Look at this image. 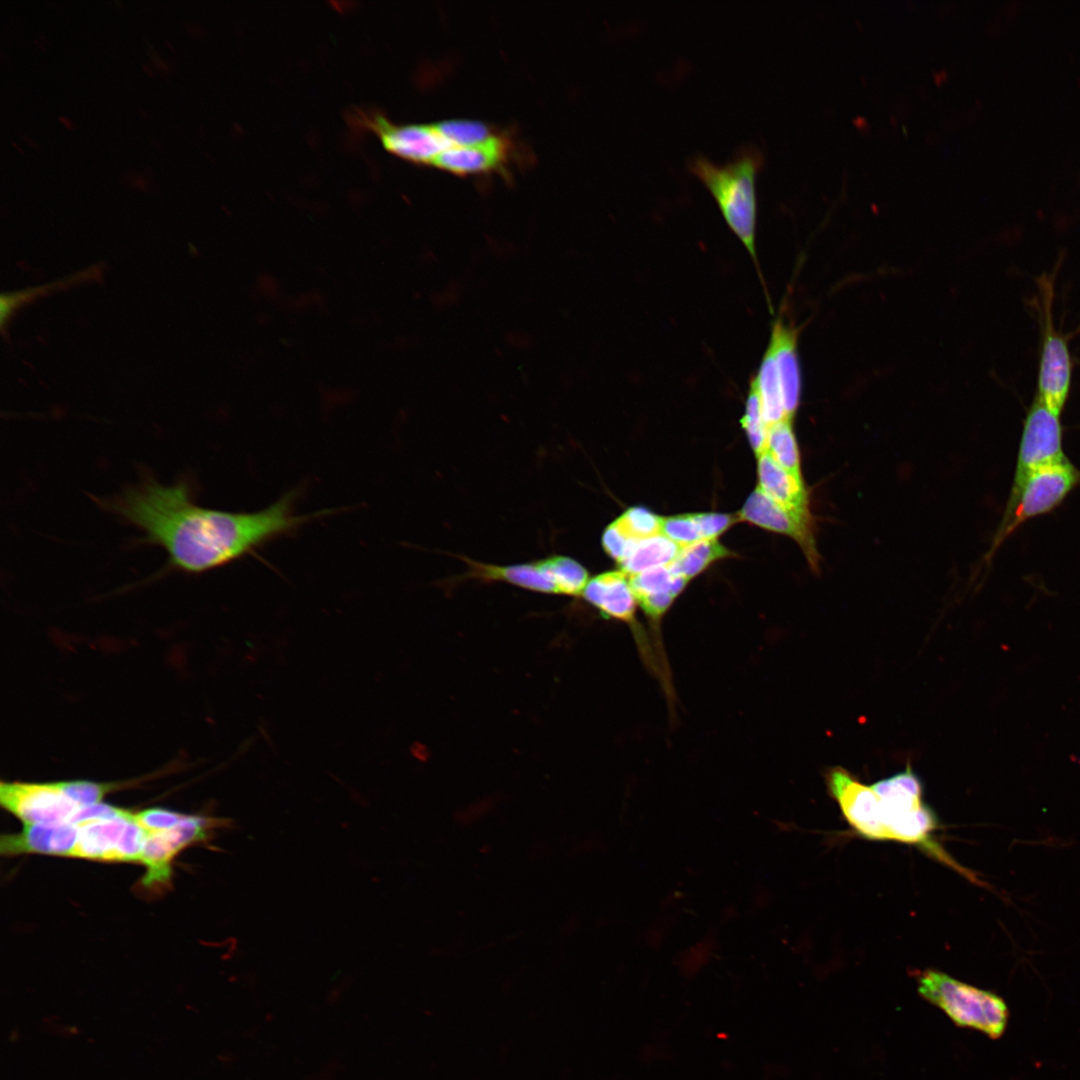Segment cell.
Listing matches in <instances>:
<instances>
[{"instance_id":"6da1fadb","label":"cell","mask_w":1080,"mask_h":1080,"mask_svg":"<svg viewBox=\"0 0 1080 1080\" xmlns=\"http://www.w3.org/2000/svg\"><path fill=\"white\" fill-rule=\"evenodd\" d=\"M295 493L251 513L204 508L194 503L189 484L164 485L150 478L111 502L112 510L143 532V542L162 547L170 568L202 573L243 557L287 534L316 515H296Z\"/></svg>"},{"instance_id":"7a4b0ae2","label":"cell","mask_w":1080,"mask_h":1080,"mask_svg":"<svg viewBox=\"0 0 1080 1080\" xmlns=\"http://www.w3.org/2000/svg\"><path fill=\"white\" fill-rule=\"evenodd\" d=\"M763 163V153L751 145L742 147L733 159L723 165H717L703 155H695L687 161L688 169L708 188L726 223L756 266L755 181Z\"/></svg>"},{"instance_id":"3957f363","label":"cell","mask_w":1080,"mask_h":1080,"mask_svg":"<svg viewBox=\"0 0 1080 1080\" xmlns=\"http://www.w3.org/2000/svg\"><path fill=\"white\" fill-rule=\"evenodd\" d=\"M871 786L879 797L881 841L917 845L937 859L953 864L932 838L937 828V819L924 803L922 783L911 767L908 766ZM953 866L957 868L956 864Z\"/></svg>"},{"instance_id":"277c9868","label":"cell","mask_w":1080,"mask_h":1080,"mask_svg":"<svg viewBox=\"0 0 1080 1080\" xmlns=\"http://www.w3.org/2000/svg\"><path fill=\"white\" fill-rule=\"evenodd\" d=\"M917 984L920 996L941 1009L955 1025L978 1030L992 1039L1004 1033L1009 1011L997 994L933 969L919 973Z\"/></svg>"},{"instance_id":"5b68a950","label":"cell","mask_w":1080,"mask_h":1080,"mask_svg":"<svg viewBox=\"0 0 1080 1080\" xmlns=\"http://www.w3.org/2000/svg\"><path fill=\"white\" fill-rule=\"evenodd\" d=\"M1037 283L1041 349L1035 396L1051 411L1061 415L1070 393L1072 359L1065 336L1053 323L1054 276L1043 274Z\"/></svg>"},{"instance_id":"8992f818","label":"cell","mask_w":1080,"mask_h":1080,"mask_svg":"<svg viewBox=\"0 0 1080 1080\" xmlns=\"http://www.w3.org/2000/svg\"><path fill=\"white\" fill-rule=\"evenodd\" d=\"M1080 485V470L1067 458L1032 472L1022 484L1013 505L1006 511L993 549L1026 521L1055 510Z\"/></svg>"},{"instance_id":"52a82bcc","label":"cell","mask_w":1080,"mask_h":1080,"mask_svg":"<svg viewBox=\"0 0 1080 1080\" xmlns=\"http://www.w3.org/2000/svg\"><path fill=\"white\" fill-rule=\"evenodd\" d=\"M1060 415L1035 396L1027 410L1017 453L1013 482L1006 505L1014 503L1026 478L1047 464L1066 459Z\"/></svg>"},{"instance_id":"ba28073f","label":"cell","mask_w":1080,"mask_h":1080,"mask_svg":"<svg viewBox=\"0 0 1080 1080\" xmlns=\"http://www.w3.org/2000/svg\"><path fill=\"white\" fill-rule=\"evenodd\" d=\"M228 826H231L230 819L187 815L170 829L148 833L139 858V863L146 869L142 886L147 889L167 886L172 861L181 850L209 841L213 830Z\"/></svg>"},{"instance_id":"9c48e42d","label":"cell","mask_w":1080,"mask_h":1080,"mask_svg":"<svg viewBox=\"0 0 1080 1080\" xmlns=\"http://www.w3.org/2000/svg\"><path fill=\"white\" fill-rule=\"evenodd\" d=\"M581 595L603 616L622 621L630 627L643 660L659 676L656 656L636 618L638 602L629 576L620 569L601 573L589 579Z\"/></svg>"},{"instance_id":"30bf717a","label":"cell","mask_w":1080,"mask_h":1080,"mask_svg":"<svg viewBox=\"0 0 1080 1080\" xmlns=\"http://www.w3.org/2000/svg\"><path fill=\"white\" fill-rule=\"evenodd\" d=\"M4 809L24 824L70 823L80 808L67 798L55 783H4L0 785Z\"/></svg>"},{"instance_id":"8fae6325","label":"cell","mask_w":1080,"mask_h":1080,"mask_svg":"<svg viewBox=\"0 0 1080 1080\" xmlns=\"http://www.w3.org/2000/svg\"><path fill=\"white\" fill-rule=\"evenodd\" d=\"M737 517L738 520L791 537L800 546L810 567H819L811 517H803L785 509L759 488L749 495Z\"/></svg>"},{"instance_id":"7c38bea8","label":"cell","mask_w":1080,"mask_h":1080,"mask_svg":"<svg viewBox=\"0 0 1080 1080\" xmlns=\"http://www.w3.org/2000/svg\"><path fill=\"white\" fill-rule=\"evenodd\" d=\"M828 790L848 824L862 837L881 841L878 821L879 797L871 785H865L842 767L826 775Z\"/></svg>"},{"instance_id":"4fadbf2b","label":"cell","mask_w":1080,"mask_h":1080,"mask_svg":"<svg viewBox=\"0 0 1080 1080\" xmlns=\"http://www.w3.org/2000/svg\"><path fill=\"white\" fill-rule=\"evenodd\" d=\"M366 121L387 150L411 161L433 164L449 147L435 124L396 125L381 115H373Z\"/></svg>"},{"instance_id":"5bb4252c","label":"cell","mask_w":1080,"mask_h":1080,"mask_svg":"<svg viewBox=\"0 0 1080 1080\" xmlns=\"http://www.w3.org/2000/svg\"><path fill=\"white\" fill-rule=\"evenodd\" d=\"M77 838L76 824H24L19 833L2 835L0 850L5 856L32 853L72 857Z\"/></svg>"},{"instance_id":"9a60e30c","label":"cell","mask_w":1080,"mask_h":1080,"mask_svg":"<svg viewBox=\"0 0 1080 1080\" xmlns=\"http://www.w3.org/2000/svg\"><path fill=\"white\" fill-rule=\"evenodd\" d=\"M467 576L483 581H504L509 584L541 593H557L556 555L521 564L495 565L478 562L466 557Z\"/></svg>"},{"instance_id":"2e32d148","label":"cell","mask_w":1080,"mask_h":1080,"mask_svg":"<svg viewBox=\"0 0 1080 1080\" xmlns=\"http://www.w3.org/2000/svg\"><path fill=\"white\" fill-rule=\"evenodd\" d=\"M798 332L778 319L774 322L769 344L775 360L785 414L792 419L800 403L801 369L797 352Z\"/></svg>"},{"instance_id":"e0dca14e","label":"cell","mask_w":1080,"mask_h":1080,"mask_svg":"<svg viewBox=\"0 0 1080 1080\" xmlns=\"http://www.w3.org/2000/svg\"><path fill=\"white\" fill-rule=\"evenodd\" d=\"M512 150L504 135L478 145H451L434 160L433 165L458 174L482 173L503 168Z\"/></svg>"},{"instance_id":"ac0fdd59","label":"cell","mask_w":1080,"mask_h":1080,"mask_svg":"<svg viewBox=\"0 0 1080 1080\" xmlns=\"http://www.w3.org/2000/svg\"><path fill=\"white\" fill-rule=\"evenodd\" d=\"M757 474V488L765 495L797 515L811 517L801 476L785 470L765 452L758 457Z\"/></svg>"},{"instance_id":"d6986e66","label":"cell","mask_w":1080,"mask_h":1080,"mask_svg":"<svg viewBox=\"0 0 1080 1080\" xmlns=\"http://www.w3.org/2000/svg\"><path fill=\"white\" fill-rule=\"evenodd\" d=\"M133 813L123 809L111 818L80 822L72 857L112 862V857L127 822Z\"/></svg>"},{"instance_id":"ffe728a7","label":"cell","mask_w":1080,"mask_h":1080,"mask_svg":"<svg viewBox=\"0 0 1080 1080\" xmlns=\"http://www.w3.org/2000/svg\"><path fill=\"white\" fill-rule=\"evenodd\" d=\"M103 272L102 265H94L85 270L69 275L68 277L43 284L40 286L26 288L23 290H17L12 292L2 293L0 296V326L1 331L5 334V329L13 316L14 312L26 303L40 297V295H47L57 290L65 289L87 280H94L101 278Z\"/></svg>"},{"instance_id":"44dd1931","label":"cell","mask_w":1080,"mask_h":1080,"mask_svg":"<svg viewBox=\"0 0 1080 1080\" xmlns=\"http://www.w3.org/2000/svg\"><path fill=\"white\" fill-rule=\"evenodd\" d=\"M680 548L662 533L637 540L619 564L620 570L631 576L651 568L669 565Z\"/></svg>"},{"instance_id":"7402d4cb","label":"cell","mask_w":1080,"mask_h":1080,"mask_svg":"<svg viewBox=\"0 0 1080 1080\" xmlns=\"http://www.w3.org/2000/svg\"><path fill=\"white\" fill-rule=\"evenodd\" d=\"M730 556H735V554L723 546L717 538L705 539L681 547L669 566L676 575L689 581L714 562Z\"/></svg>"},{"instance_id":"603a6c76","label":"cell","mask_w":1080,"mask_h":1080,"mask_svg":"<svg viewBox=\"0 0 1080 1080\" xmlns=\"http://www.w3.org/2000/svg\"><path fill=\"white\" fill-rule=\"evenodd\" d=\"M752 381L757 389L768 427L784 419H790L784 411L775 360L769 348L766 349L758 372Z\"/></svg>"},{"instance_id":"cb8c5ba5","label":"cell","mask_w":1080,"mask_h":1080,"mask_svg":"<svg viewBox=\"0 0 1080 1080\" xmlns=\"http://www.w3.org/2000/svg\"><path fill=\"white\" fill-rule=\"evenodd\" d=\"M765 453L785 470L801 476L800 454L792 419H784L768 427Z\"/></svg>"},{"instance_id":"d4e9b609","label":"cell","mask_w":1080,"mask_h":1080,"mask_svg":"<svg viewBox=\"0 0 1080 1080\" xmlns=\"http://www.w3.org/2000/svg\"><path fill=\"white\" fill-rule=\"evenodd\" d=\"M629 581L636 599L660 593H672L678 596L688 583L687 579L676 575L669 565L631 575Z\"/></svg>"},{"instance_id":"484cf974","label":"cell","mask_w":1080,"mask_h":1080,"mask_svg":"<svg viewBox=\"0 0 1080 1080\" xmlns=\"http://www.w3.org/2000/svg\"><path fill=\"white\" fill-rule=\"evenodd\" d=\"M435 125L449 146L483 144L498 135L488 124L478 120L451 119Z\"/></svg>"},{"instance_id":"4316f807","label":"cell","mask_w":1080,"mask_h":1080,"mask_svg":"<svg viewBox=\"0 0 1080 1080\" xmlns=\"http://www.w3.org/2000/svg\"><path fill=\"white\" fill-rule=\"evenodd\" d=\"M741 424L757 458L765 452L768 425L765 422L757 389L751 380Z\"/></svg>"},{"instance_id":"83f0119b","label":"cell","mask_w":1080,"mask_h":1080,"mask_svg":"<svg viewBox=\"0 0 1080 1080\" xmlns=\"http://www.w3.org/2000/svg\"><path fill=\"white\" fill-rule=\"evenodd\" d=\"M616 520L633 540L647 539L662 533L663 517L644 507H631Z\"/></svg>"},{"instance_id":"f1b7e54d","label":"cell","mask_w":1080,"mask_h":1080,"mask_svg":"<svg viewBox=\"0 0 1080 1080\" xmlns=\"http://www.w3.org/2000/svg\"><path fill=\"white\" fill-rule=\"evenodd\" d=\"M662 534L680 547L705 540L699 513L663 517Z\"/></svg>"},{"instance_id":"f546056e","label":"cell","mask_w":1080,"mask_h":1080,"mask_svg":"<svg viewBox=\"0 0 1080 1080\" xmlns=\"http://www.w3.org/2000/svg\"><path fill=\"white\" fill-rule=\"evenodd\" d=\"M147 835L148 832L136 822L133 814L123 830L114 851L112 862L139 863Z\"/></svg>"},{"instance_id":"4dcf8cb0","label":"cell","mask_w":1080,"mask_h":1080,"mask_svg":"<svg viewBox=\"0 0 1080 1080\" xmlns=\"http://www.w3.org/2000/svg\"><path fill=\"white\" fill-rule=\"evenodd\" d=\"M56 784L67 798L80 807L101 803L104 796L113 788L111 784L82 780L62 781Z\"/></svg>"},{"instance_id":"1f68e13d","label":"cell","mask_w":1080,"mask_h":1080,"mask_svg":"<svg viewBox=\"0 0 1080 1080\" xmlns=\"http://www.w3.org/2000/svg\"><path fill=\"white\" fill-rule=\"evenodd\" d=\"M602 546L607 555L619 565L637 540H633L615 519L602 534Z\"/></svg>"},{"instance_id":"d6a6232c","label":"cell","mask_w":1080,"mask_h":1080,"mask_svg":"<svg viewBox=\"0 0 1080 1080\" xmlns=\"http://www.w3.org/2000/svg\"><path fill=\"white\" fill-rule=\"evenodd\" d=\"M186 814L162 808H150L134 814L136 822L148 833L170 829L186 818Z\"/></svg>"},{"instance_id":"836d02e7","label":"cell","mask_w":1080,"mask_h":1080,"mask_svg":"<svg viewBox=\"0 0 1080 1080\" xmlns=\"http://www.w3.org/2000/svg\"><path fill=\"white\" fill-rule=\"evenodd\" d=\"M122 810L123 809L121 808L102 802L89 806H82L77 810L70 823L78 824L87 820L111 818L120 814Z\"/></svg>"}]
</instances>
